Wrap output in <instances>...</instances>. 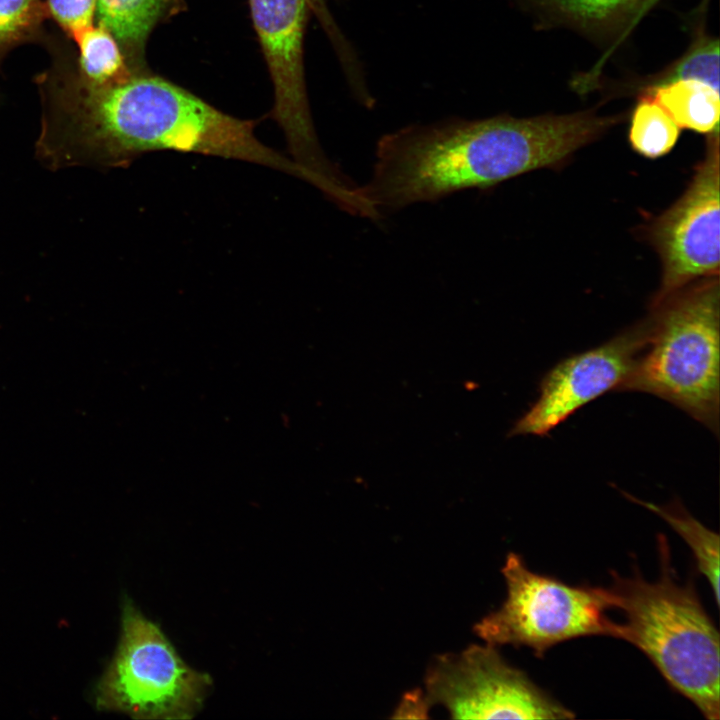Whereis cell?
Returning <instances> with one entry per match:
<instances>
[{
	"mask_svg": "<svg viewBox=\"0 0 720 720\" xmlns=\"http://www.w3.org/2000/svg\"><path fill=\"white\" fill-rule=\"evenodd\" d=\"M312 0H249L274 88L273 117L291 159L322 183L340 168L324 153L313 125L304 73V35Z\"/></svg>",
	"mask_w": 720,
	"mask_h": 720,
	"instance_id": "obj_8",
	"label": "cell"
},
{
	"mask_svg": "<svg viewBox=\"0 0 720 720\" xmlns=\"http://www.w3.org/2000/svg\"><path fill=\"white\" fill-rule=\"evenodd\" d=\"M650 318L590 350L558 362L542 378L537 400L514 423L509 436H544L608 391H617L645 348Z\"/></svg>",
	"mask_w": 720,
	"mask_h": 720,
	"instance_id": "obj_10",
	"label": "cell"
},
{
	"mask_svg": "<svg viewBox=\"0 0 720 720\" xmlns=\"http://www.w3.org/2000/svg\"><path fill=\"white\" fill-rule=\"evenodd\" d=\"M496 646L472 644L433 658L424 680L430 706L454 719H569L573 711L511 666Z\"/></svg>",
	"mask_w": 720,
	"mask_h": 720,
	"instance_id": "obj_7",
	"label": "cell"
},
{
	"mask_svg": "<svg viewBox=\"0 0 720 720\" xmlns=\"http://www.w3.org/2000/svg\"><path fill=\"white\" fill-rule=\"evenodd\" d=\"M181 0H95L96 24L118 41L132 72L145 70L144 51L153 29Z\"/></svg>",
	"mask_w": 720,
	"mask_h": 720,
	"instance_id": "obj_12",
	"label": "cell"
},
{
	"mask_svg": "<svg viewBox=\"0 0 720 720\" xmlns=\"http://www.w3.org/2000/svg\"><path fill=\"white\" fill-rule=\"evenodd\" d=\"M37 83L42 120L36 154L50 169L127 167L144 154L168 150L245 161L313 184L306 170L257 138L255 121L231 116L146 69L94 84L80 75L75 57L56 49Z\"/></svg>",
	"mask_w": 720,
	"mask_h": 720,
	"instance_id": "obj_1",
	"label": "cell"
},
{
	"mask_svg": "<svg viewBox=\"0 0 720 720\" xmlns=\"http://www.w3.org/2000/svg\"><path fill=\"white\" fill-rule=\"evenodd\" d=\"M545 24L573 28L595 37L619 35L659 0H510Z\"/></svg>",
	"mask_w": 720,
	"mask_h": 720,
	"instance_id": "obj_11",
	"label": "cell"
},
{
	"mask_svg": "<svg viewBox=\"0 0 720 720\" xmlns=\"http://www.w3.org/2000/svg\"><path fill=\"white\" fill-rule=\"evenodd\" d=\"M78 53L75 64L80 75L94 84L121 81L132 71L116 38L95 24L74 41Z\"/></svg>",
	"mask_w": 720,
	"mask_h": 720,
	"instance_id": "obj_15",
	"label": "cell"
},
{
	"mask_svg": "<svg viewBox=\"0 0 720 720\" xmlns=\"http://www.w3.org/2000/svg\"><path fill=\"white\" fill-rule=\"evenodd\" d=\"M645 348L617 392H642L719 432L718 277L652 307Z\"/></svg>",
	"mask_w": 720,
	"mask_h": 720,
	"instance_id": "obj_4",
	"label": "cell"
},
{
	"mask_svg": "<svg viewBox=\"0 0 720 720\" xmlns=\"http://www.w3.org/2000/svg\"><path fill=\"white\" fill-rule=\"evenodd\" d=\"M660 576L613 572L605 588L610 609L625 616L622 640L641 650L672 689L709 720L720 718L719 632L692 582L681 584L665 535L658 536Z\"/></svg>",
	"mask_w": 720,
	"mask_h": 720,
	"instance_id": "obj_3",
	"label": "cell"
},
{
	"mask_svg": "<svg viewBox=\"0 0 720 720\" xmlns=\"http://www.w3.org/2000/svg\"><path fill=\"white\" fill-rule=\"evenodd\" d=\"M697 79L719 88V41L702 34L698 36L678 62L654 83L674 79Z\"/></svg>",
	"mask_w": 720,
	"mask_h": 720,
	"instance_id": "obj_18",
	"label": "cell"
},
{
	"mask_svg": "<svg viewBox=\"0 0 720 720\" xmlns=\"http://www.w3.org/2000/svg\"><path fill=\"white\" fill-rule=\"evenodd\" d=\"M704 160L682 197L650 230L663 277L652 307L698 278L718 277L720 265L719 133L708 135Z\"/></svg>",
	"mask_w": 720,
	"mask_h": 720,
	"instance_id": "obj_9",
	"label": "cell"
},
{
	"mask_svg": "<svg viewBox=\"0 0 720 720\" xmlns=\"http://www.w3.org/2000/svg\"><path fill=\"white\" fill-rule=\"evenodd\" d=\"M47 17L42 0H0V61L12 48L40 39Z\"/></svg>",
	"mask_w": 720,
	"mask_h": 720,
	"instance_id": "obj_17",
	"label": "cell"
},
{
	"mask_svg": "<svg viewBox=\"0 0 720 720\" xmlns=\"http://www.w3.org/2000/svg\"><path fill=\"white\" fill-rule=\"evenodd\" d=\"M502 574L507 587L503 604L473 627L485 643L526 646L542 657L553 646L578 637L622 639V624L606 614L610 605L605 588L569 585L533 572L514 552L507 555Z\"/></svg>",
	"mask_w": 720,
	"mask_h": 720,
	"instance_id": "obj_5",
	"label": "cell"
},
{
	"mask_svg": "<svg viewBox=\"0 0 720 720\" xmlns=\"http://www.w3.org/2000/svg\"><path fill=\"white\" fill-rule=\"evenodd\" d=\"M48 16L74 42L96 24L95 0H46Z\"/></svg>",
	"mask_w": 720,
	"mask_h": 720,
	"instance_id": "obj_19",
	"label": "cell"
},
{
	"mask_svg": "<svg viewBox=\"0 0 720 720\" xmlns=\"http://www.w3.org/2000/svg\"><path fill=\"white\" fill-rule=\"evenodd\" d=\"M430 707L424 691L414 689L403 696L393 718H427Z\"/></svg>",
	"mask_w": 720,
	"mask_h": 720,
	"instance_id": "obj_20",
	"label": "cell"
},
{
	"mask_svg": "<svg viewBox=\"0 0 720 720\" xmlns=\"http://www.w3.org/2000/svg\"><path fill=\"white\" fill-rule=\"evenodd\" d=\"M679 128L719 133V88L697 79H674L646 87Z\"/></svg>",
	"mask_w": 720,
	"mask_h": 720,
	"instance_id": "obj_13",
	"label": "cell"
},
{
	"mask_svg": "<svg viewBox=\"0 0 720 720\" xmlns=\"http://www.w3.org/2000/svg\"><path fill=\"white\" fill-rule=\"evenodd\" d=\"M212 679L187 665L162 630L128 600L116 653L96 688L99 709L137 719H190Z\"/></svg>",
	"mask_w": 720,
	"mask_h": 720,
	"instance_id": "obj_6",
	"label": "cell"
},
{
	"mask_svg": "<svg viewBox=\"0 0 720 720\" xmlns=\"http://www.w3.org/2000/svg\"><path fill=\"white\" fill-rule=\"evenodd\" d=\"M617 122L592 112L413 124L377 143L363 197L381 217L470 188L553 167Z\"/></svg>",
	"mask_w": 720,
	"mask_h": 720,
	"instance_id": "obj_2",
	"label": "cell"
},
{
	"mask_svg": "<svg viewBox=\"0 0 720 720\" xmlns=\"http://www.w3.org/2000/svg\"><path fill=\"white\" fill-rule=\"evenodd\" d=\"M680 128L668 112L647 92H642L633 110L629 141L637 153L658 158L672 150Z\"/></svg>",
	"mask_w": 720,
	"mask_h": 720,
	"instance_id": "obj_16",
	"label": "cell"
},
{
	"mask_svg": "<svg viewBox=\"0 0 720 720\" xmlns=\"http://www.w3.org/2000/svg\"><path fill=\"white\" fill-rule=\"evenodd\" d=\"M628 499L641 504L646 509L666 521L690 547L699 572L709 582L715 602L719 605V535L694 518L679 503L658 505L645 502L622 492Z\"/></svg>",
	"mask_w": 720,
	"mask_h": 720,
	"instance_id": "obj_14",
	"label": "cell"
}]
</instances>
